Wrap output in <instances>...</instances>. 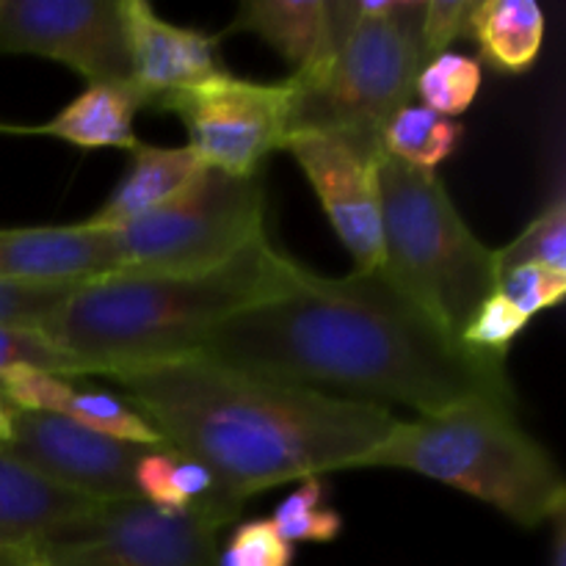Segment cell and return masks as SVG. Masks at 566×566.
Listing matches in <instances>:
<instances>
[{"mask_svg":"<svg viewBox=\"0 0 566 566\" xmlns=\"http://www.w3.org/2000/svg\"><path fill=\"white\" fill-rule=\"evenodd\" d=\"M531 318L520 313L501 291L492 293L484 304L473 313L468 326L462 329L459 340L473 352L486 354V357L506 359L512 343L528 329Z\"/></svg>","mask_w":566,"mask_h":566,"instance_id":"27","label":"cell"},{"mask_svg":"<svg viewBox=\"0 0 566 566\" xmlns=\"http://www.w3.org/2000/svg\"><path fill=\"white\" fill-rule=\"evenodd\" d=\"M6 130H9V127H3V125H0V133H6Z\"/></svg>","mask_w":566,"mask_h":566,"instance_id":"36","label":"cell"},{"mask_svg":"<svg viewBox=\"0 0 566 566\" xmlns=\"http://www.w3.org/2000/svg\"><path fill=\"white\" fill-rule=\"evenodd\" d=\"M484 81V66L462 53H440L426 61L415 81L426 108L442 116H459L475 103Z\"/></svg>","mask_w":566,"mask_h":566,"instance_id":"24","label":"cell"},{"mask_svg":"<svg viewBox=\"0 0 566 566\" xmlns=\"http://www.w3.org/2000/svg\"><path fill=\"white\" fill-rule=\"evenodd\" d=\"M282 149L304 171L357 271L379 269L381 138L357 133H296L285 138Z\"/></svg>","mask_w":566,"mask_h":566,"instance_id":"11","label":"cell"},{"mask_svg":"<svg viewBox=\"0 0 566 566\" xmlns=\"http://www.w3.org/2000/svg\"><path fill=\"white\" fill-rule=\"evenodd\" d=\"M497 291L523 315L534 318L542 310H553L566 296V271L547 265H517L501 274Z\"/></svg>","mask_w":566,"mask_h":566,"instance_id":"30","label":"cell"},{"mask_svg":"<svg viewBox=\"0 0 566 566\" xmlns=\"http://www.w3.org/2000/svg\"><path fill=\"white\" fill-rule=\"evenodd\" d=\"M304 265L265 232L193 274H108L72 287L36 324L88 376L197 357L232 315L285 293Z\"/></svg>","mask_w":566,"mask_h":566,"instance_id":"3","label":"cell"},{"mask_svg":"<svg viewBox=\"0 0 566 566\" xmlns=\"http://www.w3.org/2000/svg\"><path fill=\"white\" fill-rule=\"evenodd\" d=\"M475 9V0H426L423 25H420V44H423V59L448 53L457 39L468 36L470 14Z\"/></svg>","mask_w":566,"mask_h":566,"instance_id":"31","label":"cell"},{"mask_svg":"<svg viewBox=\"0 0 566 566\" xmlns=\"http://www.w3.org/2000/svg\"><path fill=\"white\" fill-rule=\"evenodd\" d=\"M114 271V232L86 221L0 230V282L9 285H83Z\"/></svg>","mask_w":566,"mask_h":566,"instance_id":"14","label":"cell"},{"mask_svg":"<svg viewBox=\"0 0 566 566\" xmlns=\"http://www.w3.org/2000/svg\"><path fill=\"white\" fill-rule=\"evenodd\" d=\"M381 265L451 335L497 291V249H490L453 205L437 171L381 158Z\"/></svg>","mask_w":566,"mask_h":566,"instance_id":"6","label":"cell"},{"mask_svg":"<svg viewBox=\"0 0 566 566\" xmlns=\"http://www.w3.org/2000/svg\"><path fill=\"white\" fill-rule=\"evenodd\" d=\"M197 357L348 401L434 415L473 398L514 403L506 359L464 346L381 269L302 271L285 293L227 318Z\"/></svg>","mask_w":566,"mask_h":566,"instance_id":"1","label":"cell"},{"mask_svg":"<svg viewBox=\"0 0 566 566\" xmlns=\"http://www.w3.org/2000/svg\"><path fill=\"white\" fill-rule=\"evenodd\" d=\"M221 566H293V545L282 539L271 520H247L232 525L219 551Z\"/></svg>","mask_w":566,"mask_h":566,"instance_id":"29","label":"cell"},{"mask_svg":"<svg viewBox=\"0 0 566 566\" xmlns=\"http://www.w3.org/2000/svg\"><path fill=\"white\" fill-rule=\"evenodd\" d=\"M271 523L280 531L282 539L293 542H335L343 531V514L329 503V486L324 475L298 481L296 490L282 497L280 506L271 514Z\"/></svg>","mask_w":566,"mask_h":566,"instance_id":"23","label":"cell"},{"mask_svg":"<svg viewBox=\"0 0 566 566\" xmlns=\"http://www.w3.org/2000/svg\"><path fill=\"white\" fill-rule=\"evenodd\" d=\"M130 81L147 94L149 105L221 75L219 36L164 20L147 0H122Z\"/></svg>","mask_w":566,"mask_h":566,"instance_id":"13","label":"cell"},{"mask_svg":"<svg viewBox=\"0 0 566 566\" xmlns=\"http://www.w3.org/2000/svg\"><path fill=\"white\" fill-rule=\"evenodd\" d=\"M0 566H50L42 539H22L0 545Z\"/></svg>","mask_w":566,"mask_h":566,"instance_id":"33","label":"cell"},{"mask_svg":"<svg viewBox=\"0 0 566 566\" xmlns=\"http://www.w3.org/2000/svg\"><path fill=\"white\" fill-rule=\"evenodd\" d=\"M147 451L155 448L127 446L64 415L14 412L11 440L0 453L61 490L97 503H125L142 501L136 468Z\"/></svg>","mask_w":566,"mask_h":566,"instance_id":"12","label":"cell"},{"mask_svg":"<svg viewBox=\"0 0 566 566\" xmlns=\"http://www.w3.org/2000/svg\"><path fill=\"white\" fill-rule=\"evenodd\" d=\"M426 0H332V39L307 75H291L287 136H379L409 105L426 64L420 25Z\"/></svg>","mask_w":566,"mask_h":566,"instance_id":"5","label":"cell"},{"mask_svg":"<svg viewBox=\"0 0 566 566\" xmlns=\"http://www.w3.org/2000/svg\"><path fill=\"white\" fill-rule=\"evenodd\" d=\"M238 514L230 503L182 514L144 501L103 503L42 542L50 566H221L219 534Z\"/></svg>","mask_w":566,"mask_h":566,"instance_id":"8","label":"cell"},{"mask_svg":"<svg viewBox=\"0 0 566 566\" xmlns=\"http://www.w3.org/2000/svg\"><path fill=\"white\" fill-rule=\"evenodd\" d=\"M144 415L166 448L202 464L224 497L354 470L390 437L387 407L348 401L224 368L202 357L103 376Z\"/></svg>","mask_w":566,"mask_h":566,"instance_id":"2","label":"cell"},{"mask_svg":"<svg viewBox=\"0 0 566 566\" xmlns=\"http://www.w3.org/2000/svg\"><path fill=\"white\" fill-rule=\"evenodd\" d=\"M464 127L426 105H403L381 130V153L409 169L437 171L459 149Z\"/></svg>","mask_w":566,"mask_h":566,"instance_id":"21","label":"cell"},{"mask_svg":"<svg viewBox=\"0 0 566 566\" xmlns=\"http://www.w3.org/2000/svg\"><path fill=\"white\" fill-rule=\"evenodd\" d=\"M230 31H249L307 75L321 64L332 36V0H243Z\"/></svg>","mask_w":566,"mask_h":566,"instance_id":"18","label":"cell"},{"mask_svg":"<svg viewBox=\"0 0 566 566\" xmlns=\"http://www.w3.org/2000/svg\"><path fill=\"white\" fill-rule=\"evenodd\" d=\"M202 169L205 164L188 144L186 147L138 144L133 149V164L127 175L105 199L103 208L88 216L86 224L99 227V230H122L175 199L182 188L197 180Z\"/></svg>","mask_w":566,"mask_h":566,"instance_id":"15","label":"cell"},{"mask_svg":"<svg viewBox=\"0 0 566 566\" xmlns=\"http://www.w3.org/2000/svg\"><path fill=\"white\" fill-rule=\"evenodd\" d=\"M553 566H566V525H564V514H558L553 520Z\"/></svg>","mask_w":566,"mask_h":566,"instance_id":"34","label":"cell"},{"mask_svg":"<svg viewBox=\"0 0 566 566\" xmlns=\"http://www.w3.org/2000/svg\"><path fill=\"white\" fill-rule=\"evenodd\" d=\"M77 285H9L0 282V324L36 326Z\"/></svg>","mask_w":566,"mask_h":566,"instance_id":"32","label":"cell"},{"mask_svg":"<svg viewBox=\"0 0 566 566\" xmlns=\"http://www.w3.org/2000/svg\"><path fill=\"white\" fill-rule=\"evenodd\" d=\"M61 415L75 420V423L86 426V429L97 431V434L127 442V446L166 448V442L160 440L158 431L144 420V415L138 412L133 403H127L125 398L114 396V392L72 390V396L66 398Z\"/></svg>","mask_w":566,"mask_h":566,"instance_id":"22","label":"cell"},{"mask_svg":"<svg viewBox=\"0 0 566 566\" xmlns=\"http://www.w3.org/2000/svg\"><path fill=\"white\" fill-rule=\"evenodd\" d=\"M0 55H39L92 83L130 81L122 0H0Z\"/></svg>","mask_w":566,"mask_h":566,"instance_id":"10","label":"cell"},{"mask_svg":"<svg viewBox=\"0 0 566 566\" xmlns=\"http://www.w3.org/2000/svg\"><path fill=\"white\" fill-rule=\"evenodd\" d=\"M468 36L486 66L523 75L536 64L545 42V11L536 0H475Z\"/></svg>","mask_w":566,"mask_h":566,"instance_id":"19","label":"cell"},{"mask_svg":"<svg viewBox=\"0 0 566 566\" xmlns=\"http://www.w3.org/2000/svg\"><path fill=\"white\" fill-rule=\"evenodd\" d=\"M11 426H14V412H11V409L3 403V398H0V451L9 446Z\"/></svg>","mask_w":566,"mask_h":566,"instance_id":"35","label":"cell"},{"mask_svg":"<svg viewBox=\"0 0 566 566\" xmlns=\"http://www.w3.org/2000/svg\"><path fill=\"white\" fill-rule=\"evenodd\" d=\"M14 368H36L70 379L88 376V370L75 357L55 346L36 326L0 324V374Z\"/></svg>","mask_w":566,"mask_h":566,"instance_id":"26","label":"cell"},{"mask_svg":"<svg viewBox=\"0 0 566 566\" xmlns=\"http://www.w3.org/2000/svg\"><path fill=\"white\" fill-rule=\"evenodd\" d=\"M517 265H547L566 271V199L562 188L506 249H497L501 274Z\"/></svg>","mask_w":566,"mask_h":566,"instance_id":"25","label":"cell"},{"mask_svg":"<svg viewBox=\"0 0 566 566\" xmlns=\"http://www.w3.org/2000/svg\"><path fill=\"white\" fill-rule=\"evenodd\" d=\"M263 182L205 166L153 213L114 232V274H193L221 265L263 230Z\"/></svg>","mask_w":566,"mask_h":566,"instance_id":"7","label":"cell"},{"mask_svg":"<svg viewBox=\"0 0 566 566\" xmlns=\"http://www.w3.org/2000/svg\"><path fill=\"white\" fill-rule=\"evenodd\" d=\"M363 468L407 470L486 503L520 528L553 523L566 509L556 459L517 420L514 403L473 398L418 420H398Z\"/></svg>","mask_w":566,"mask_h":566,"instance_id":"4","label":"cell"},{"mask_svg":"<svg viewBox=\"0 0 566 566\" xmlns=\"http://www.w3.org/2000/svg\"><path fill=\"white\" fill-rule=\"evenodd\" d=\"M75 379L48 374L36 368H14L0 374V398L11 412H50L61 415L66 398L72 396Z\"/></svg>","mask_w":566,"mask_h":566,"instance_id":"28","label":"cell"},{"mask_svg":"<svg viewBox=\"0 0 566 566\" xmlns=\"http://www.w3.org/2000/svg\"><path fill=\"white\" fill-rule=\"evenodd\" d=\"M153 108L175 114L186 125L188 147L208 169L260 177L265 160L285 144L291 81L265 83L221 72L166 94Z\"/></svg>","mask_w":566,"mask_h":566,"instance_id":"9","label":"cell"},{"mask_svg":"<svg viewBox=\"0 0 566 566\" xmlns=\"http://www.w3.org/2000/svg\"><path fill=\"white\" fill-rule=\"evenodd\" d=\"M136 490L147 506L169 514L193 512V509L213 506V503L241 506L221 495L216 479L202 464L171 451V448H155V451L144 453L136 468Z\"/></svg>","mask_w":566,"mask_h":566,"instance_id":"20","label":"cell"},{"mask_svg":"<svg viewBox=\"0 0 566 566\" xmlns=\"http://www.w3.org/2000/svg\"><path fill=\"white\" fill-rule=\"evenodd\" d=\"M149 105L147 94L133 81L92 83L70 105L59 111L44 125L28 133L59 138L81 149H136L138 138L133 130L136 114Z\"/></svg>","mask_w":566,"mask_h":566,"instance_id":"16","label":"cell"},{"mask_svg":"<svg viewBox=\"0 0 566 566\" xmlns=\"http://www.w3.org/2000/svg\"><path fill=\"white\" fill-rule=\"evenodd\" d=\"M103 503L75 495L0 453V545L44 539Z\"/></svg>","mask_w":566,"mask_h":566,"instance_id":"17","label":"cell"}]
</instances>
